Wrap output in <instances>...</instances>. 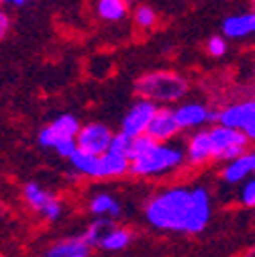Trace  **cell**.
<instances>
[{
  "label": "cell",
  "mask_w": 255,
  "mask_h": 257,
  "mask_svg": "<svg viewBox=\"0 0 255 257\" xmlns=\"http://www.w3.org/2000/svg\"><path fill=\"white\" fill-rule=\"evenodd\" d=\"M210 216L212 198L204 186L164 188L145 204L147 222L159 231L196 235L206 229Z\"/></svg>",
  "instance_id": "1"
},
{
  "label": "cell",
  "mask_w": 255,
  "mask_h": 257,
  "mask_svg": "<svg viewBox=\"0 0 255 257\" xmlns=\"http://www.w3.org/2000/svg\"><path fill=\"white\" fill-rule=\"evenodd\" d=\"M188 80L172 70H153L137 78L135 94L141 100H147L155 106H168L180 102L188 94Z\"/></svg>",
  "instance_id": "2"
},
{
  "label": "cell",
  "mask_w": 255,
  "mask_h": 257,
  "mask_svg": "<svg viewBox=\"0 0 255 257\" xmlns=\"http://www.w3.org/2000/svg\"><path fill=\"white\" fill-rule=\"evenodd\" d=\"M184 162V151L178 145L153 143L145 155L129 162V174L137 178H157L180 170Z\"/></svg>",
  "instance_id": "3"
},
{
  "label": "cell",
  "mask_w": 255,
  "mask_h": 257,
  "mask_svg": "<svg viewBox=\"0 0 255 257\" xmlns=\"http://www.w3.org/2000/svg\"><path fill=\"white\" fill-rule=\"evenodd\" d=\"M80 120L74 114H59L57 118H53L49 124H45L37 141L41 147L45 149H53L59 157H70L76 151V135L80 131Z\"/></svg>",
  "instance_id": "4"
},
{
  "label": "cell",
  "mask_w": 255,
  "mask_h": 257,
  "mask_svg": "<svg viewBox=\"0 0 255 257\" xmlns=\"http://www.w3.org/2000/svg\"><path fill=\"white\" fill-rule=\"evenodd\" d=\"M208 133V141H210V151H212V159L216 162H231V159L247 153L249 149V139L233 128L220 126V124H212L210 128H206Z\"/></svg>",
  "instance_id": "5"
},
{
  "label": "cell",
  "mask_w": 255,
  "mask_h": 257,
  "mask_svg": "<svg viewBox=\"0 0 255 257\" xmlns=\"http://www.w3.org/2000/svg\"><path fill=\"white\" fill-rule=\"evenodd\" d=\"M216 124L239 131L251 141L255 137V102L241 100L227 104L225 108L216 110Z\"/></svg>",
  "instance_id": "6"
},
{
  "label": "cell",
  "mask_w": 255,
  "mask_h": 257,
  "mask_svg": "<svg viewBox=\"0 0 255 257\" xmlns=\"http://www.w3.org/2000/svg\"><path fill=\"white\" fill-rule=\"evenodd\" d=\"M112 128L106 126L104 122H86L80 126L76 135V149L90 153V155H102L108 151L110 141H112Z\"/></svg>",
  "instance_id": "7"
},
{
  "label": "cell",
  "mask_w": 255,
  "mask_h": 257,
  "mask_svg": "<svg viewBox=\"0 0 255 257\" xmlns=\"http://www.w3.org/2000/svg\"><path fill=\"white\" fill-rule=\"evenodd\" d=\"M23 198L31 208L41 212L47 220H57L61 216V202L37 182H29L23 188Z\"/></svg>",
  "instance_id": "8"
},
{
  "label": "cell",
  "mask_w": 255,
  "mask_h": 257,
  "mask_svg": "<svg viewBox=\"0 0 255 257\" xmlns=\"http://www.w3.org/2000/svg\"><path fill=\"white\" fill-rule=\"evenodd\" d=\"M180 126L176 122V116H174V108L170 106H157L153 116H151V122L147 126L145 135L153 141V143H170L172 139L178 137Z\"/></svg>",
  "instance_id": "9"
},
{
  "label": "cell",
  "mask_w": 255,
  "mask_h": 257,
  "mask_svg": "<svg viewBox=\"0 0 255 257\" xmlns=\"http://www.w3.org/2000/svg\"><path fill=\"white\" fill-rule=\"evenodd\" d=\"M155 104L147 102V100H137L131 104V108L124 112L122 116V122H120V133H124L126 137H141L145 135L147 126L151 122V116L155 112Z\"/></svg>",
  "instance_id": "10"
},
{
  "label": "cell",
  "mask_w": 255,
  "mask_h": 257,
  "mask_svg": "<svg viewBox=\"0 0 255 257\" xmlns=\"http://www.w3.org/2000/svg\"><path fill=\"white\" fill-rule=\"evenodd\" d=\"M210 108L204 102H184L174 108L176 122L180 131H198L210 122Z\"/></svg>",
  "instance_id": "11"
},
{
  "label": "cell",
  "mask_w": 255,
  "mask_h": 257,
  "mask_svg": "<svg viewBox=\"0 0 255 257\" xmlns=\"http://www.w3.org/2000/svg\"><path fill=\"white\" fill-rule=\"evenodd\" d=\"M184 159H188L190 166H204L212 159V151H210V141H208V133L206 128H198L190 135L186 151H184Z\"/></svg>",
  "instance_id": "12"
},
{
  "label": "cell",
  "mask_w": 255,
  "mask_h": 257,
  "mask_svg": "<svg viewBox=\"0 0 255 257\" xmlns=\"http://www.w3.org/2000/svg\"><path fill=\"white\" fill-rule=\"evenodd\" d=\"M255 31V15L253 13H239L231 15L222 21V35L225 39H247Z\"/></svg>",
  "instance_id": "13"
},
{
  "label": "cell",
  "mask_w": 255,
  "mask_h": 257,
  "mask_svg": "<svg viewBox=\"0 0 255 257\" xmlns=\"http://www.w3.org/2000/svg\"><path fill=\"white\" fill-rule=\"evenodd\" d=\"M253 170H255V155L251 151H247V153L231 159V162H227L220 176L227 184H239V182L249 180Z\"/></svg>",
  "instance_id": "14"
},
{
  "label": "cell",
  "mask_w": 255,
  "mask_h": 257,
  "mask_svg": "<svg viewBox=\"0 0 255 257\" xmlns=\"http://www.w3.org/2000/svg\"><path fill=\"white\" fill-rule=\"evenodd\" d=\"M129 174V159L124 155H116L112 151H106L98 155V168H96V180H110V178H122Z\"/></svg>",
  "instance_id": "15"
},
{
  "label": "cell",
  "mask_w": 255,
  "mask_h": 257,
  "mask_svg": "<svg viewBox=\"0 0 255 257\" xmlns=\"http://www.w3.org/2000/svg\"><path fill=\"white\" fill-rule=\"evenodd\" d=\"M129 13V0H98L96 15L104 23H120Z\"/></svg>",
  "instance_id": "16"
},
{
  "label": "cell",
  "mask_w": 255,
  "mask_h": 257,
  "mask_svg": "<svg viewBox=\"0 0 255 257\" xmlns=\"http://www.w3.org/2000/svg\"><path fill=\"white\" fill-rule=\"evenodd\" d=\"M88 208H90V212L96 218H110L112 220V218H116L120 214V204L110 194H96V196H92Z\"/></svg>",
  "instance_id": "17"
},
{
  "label": "cell",
  "mask_w": 255,
  "mask_h": 257,
  "mask_svg": "<svg viewBox=\"0 0 255 257\" xmlns=\"http://www.w3.org/2000/svg\"><path fill=\"white\" fill-rule=\"evenodd\" d=\"M88 253H90V247H86V243L80 237H74V239H63L55 243L47 251V257H88Z\"/></svg>",
  "instance_id": "18"
},
{
  "label": "cell",
  "mask_w": 255,
  "mask_h": 257,
  "mask_svg": "<svg viewBox=\"0 0 255 257\" xmlns=\"http://www.w3.org/2000/svg\"><path fill=\"white\" fill-rule=\"evenodd\" d=\"M68 159H70L72 170L76 174L96 180V168H98V157L96 155H90V153H84V151H78L76 149Z\"/></svg>",
  "instance_id": "19"
},
{
  "label": "cell",
  "mask_w": 255,
  "mask_h": 257,
  "mask_svg": "<svg viewBox=\"0 0 255 257\" xmlns=\"http://www.w3.org/2000/svg\"><path fill=\"white\" fill-rule=\"evenodd\" d=\"M131 231L129 229H122V227H112V229H108L102 237H100V241H98V245L102 247V249H106V251H120V249H124L126 245L131 243Z\"/></svg>",
  "instance_id": "20"
},
{
  "label": "cell",
  "mask_w": 255,
  "mask_h": 257,
  "mask_svg": "<svg viewBox=\"0 0 255 257\" xmlns=\"http://www.w3.org/2000/svg\"><path fill=\"white\" fill-rule=\"evenodd\" d=\"M112 227H114V222H112L110 218H96V220H94L90 227L84 231V235H82L80 239L86 243V247H94V245H98L100 237H102L108 229H112Z\"/></svg>",
  "instance_id": "21"
},
{
  "label": "cell",
  "mask_w": 255,
  "mask_h": 257,
  "mask_svg": "<svg viewBox=\"0 0 255 257\" xmlns=\"http://www.w3.org/2000/svg\"><path fill=\"white\" fill-rule=\"evenodd\" d=\"M157 21H159V17H157V13H155L149 5H139V7L135 9V13H133V23H135V27L141 29V31H151V29H155Z\"/></svg>",
  "instance_id": "22"
},
{
  "label": "cell",
  "mask_w": 255,
  "mask_h": 257,
  "mask_svg": "<svg viewBox=\"0 0 255 257\" xmlns=\"http://www.w3.org/2000/svg\"><path fill=\"white\" fill-rule=\"evenodd\" d=\"M153 145V141L147 137V135H141V137H133V141H131V149H129V162H133V159H137V157H141V155H145L147 151H149V147Z\"/></svg>",
  "instance_id": "23"
},
{
  "label": "cell",
  "mask_w": 255,
  "mask_h": 257,
  "mask_svg": "<svg viewBox=\"0 0 255 257\" xmlns=\"http://www.w3.org/2000/svg\"><path fill=\"white\" fill-rule=\"evenodd\" d=\"M131 137H126L124 133H114L112 135V141H110V147H108V151H112V153H116V155H129V149H131ZM129 159V157H126Z\"/></svg>",
  "instance_id": "24"
},
{
  "label": "cell",
  "mask_w": 255,
  "mask_h": 257,
  "mask_svg": "<svg viewBox=\"0 0 255 257\" xmlns=\"http://www.w3.org/2000/svg\"><path fill=\"white\" fill-rule=\"evenodd\" d=\"M229 51V43H227V39L225 37H210L208 41H206V53L210 55V57H222Z\"/></svg>",
  "instance_id": "25"
},
{
  "label": "cell",
  "mask_w": 255,
  "mask_h": 257,
  "mask_svg": "<svg viewBox=\"0 0 255 257\" xmlns=\"http://www.w3.org/2000/svg\"><path fill=\"white\" fill-rule=\"evenodd\" d=\"M239 198H241V204L243 206H253L255 204V180H245V184H243V188H241V192H239Z\"/></svg>",
  "instance_id": "26"
},
{
  "label": "cell",
  "mask_w": 255,
  "mask_h": 257,
  "mask_svg": "<svg viewBox=\"0 0 255 257\" xmlns=\"http://www.w3.org/2000/svg\"><path fill=\"white\" fill-rule=\"evenodd\" d=\"M11 25H13L11 15L5 11V7H0V41H5V39L9 37V33H11Z\"/></svg>",
  "instance_id": "27"
},
{
  "label": "cell",
  "mask_w": 255,
  "mask_h": 257,
  "mask_svg": "<svg viewBox=\"0 0 255 257\" xmlns=\"http://www.w3.org/2000/svg\"><path fill=\"white\" fill-rule=\"evenodd\" d=\"M27 0H0V7L3 5H13V7H23Z\"/></svg>",
  "instance_id": "28"
}]
</instances>
